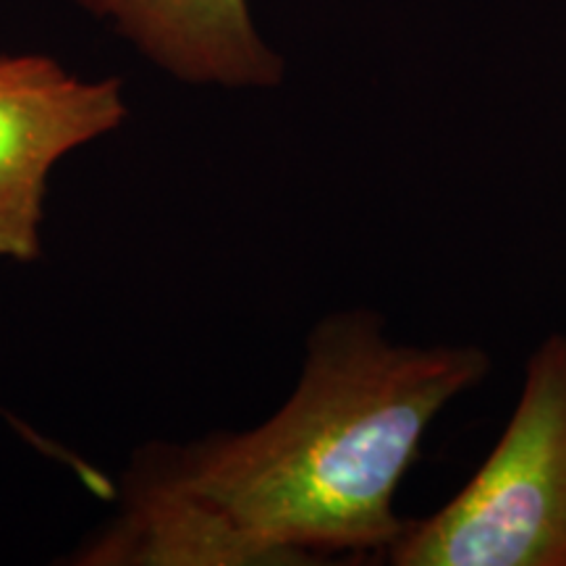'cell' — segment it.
<instances>
[{
	"label": "cell",
	"instance_id": "cell-1",
	"mask_svg": "<svg viewBox=\"0 0 566 566\" xmlns=\"http://www.w3.org/2000/svg\"><path fill=\"white\" fill-rule=\"evenodd\" d=\"M491 370L480 344L394 342L375 310L325 317L286 405L184 451L97 554L210 566L386 556L409 522L394 501L430 424Z\"/></svg>",
	"mask_w": 566,
	"mask_h": 566
},
{
	"label": "cell",
	"instance_id": "cell-2",
	"mask_svg": "<svg viewBox=\"0 0 566 566\" xmlns=\"http://www.w3.org/2000/svg\"><path fill=\"white\" fill-rule=\"evenodd\" d=\"M394 566H566V334L527 357L504 433L449 504L409 520Z\"/></svg>",
	"mask_w": 566,
	"mask_h": 566
},
{
	"label": "cell",
	"instance_id": "cell-3",
	"mask_svg": "<svg viewBox=\"0 0 566 566\" xmlns=\"http://www.w3.org/2000/svg\"><path fill=\"white\" fill-rule=\"evenodd\" d=\"M122 84L82 82L42 55H0V260H34L51 168L124 122Z\"/></svg>",
	"mask_w": 566,
	"mask_h": 566
},
{
	"label": "cell",
	"instance_id": "cell-4",
	"mask_svg": "<svg viewBox=\"0 0 566 566\" xmlns=\"http://www.w3.org/2000/svg\"><path fill=\"white\" fill-rule=\"evenodd\" d=\"M184 82L273 87L283 63L254 30L247 0H80Z\"/></svg>",
	"mask_w": 566,
	"mask_h": 566
}]
</instances>
